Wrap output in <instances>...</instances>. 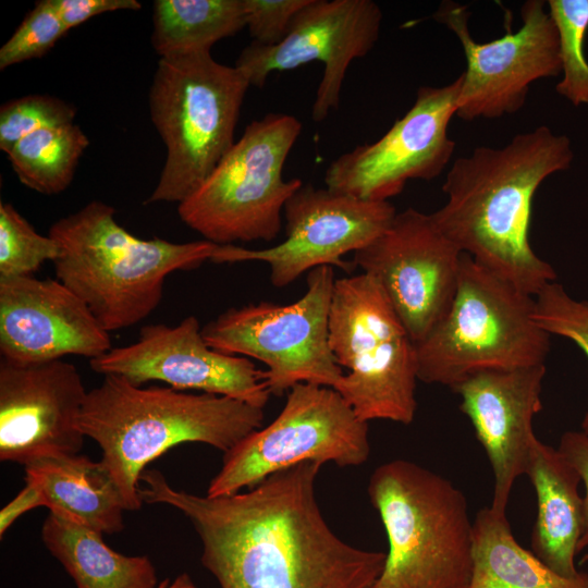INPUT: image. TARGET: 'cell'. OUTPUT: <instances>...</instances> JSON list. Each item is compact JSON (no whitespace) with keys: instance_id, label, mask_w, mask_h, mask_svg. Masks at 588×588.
<instances>
[{"instance_id":"obj_1","label":"cell","mask_w":588,"mask_h":588,"mask_svg":"<svg viewBox=\"0 0 588 588\" xmlns=\"http://www.w3.org/2000/svg\"><path fill=\"white\" fill-rule=\"evenodd\" d=\"M322 464L304 462L232 495L176 490L145 469L143 503L166 504L192 523L200 561L220 588H371L385 553L353 547L326 522L315 495Z\"/></svg>"},{"instance_id":"obj_2","label":"cell","mask_w":588,"mask_h":588,"mask_svg":"<svg viewBox=\"0 0 588 588\" xmlns=\"http://www.w3.org/2000/svg\"><path fill=\"white\" fill-rule=\"evenodd\" d=\"M573 159L569 138L546 125L502 148L477 147L453 162L442 185L446 203L431 218L461 252L535 297L558 275L529 242L532 199Z\"/></svg>"},{"instance_id":"obj_3","label":"cell","mask_w":588,"mask_h":588,"mask_svg":"<svg viewBox=\"0 0 588 588\" xmlns=\"http://www.w3.org/2000/svg\"><path fill=\"white\" fill-rule=\"evenodd\" d=\"M264 409L209 393L171 387L142 388L120 376H103L87 392L78 427L101 449L127 511L139 510V479L169 449L188 442L228 452L262 427Z\"/></svg>"},{"instance_id":"obj_4","label":"cell","mask_w":588,"mask_h":588,"mask_svg":"<svg viewBox=\"0 0 588 588\" xmlns=\"http://www.w3.org/2000/svg\"><path fill=\"white\" fill-rule=\"evenodd\" d=\"M112 206L93 200L49 229L60 247L56 279L83 299L108 331L130 328L160 304L166 278L211 260L218 245L134 236Z\"/></svg>"},{"instance_id":"obj_5","label":"cell","mask_w":588,"mask_h":588,"mask_svg":"<svg viewBox=\"0 0 588 588\" xmlns=\"http://www.w3.org/2000/svg\"><path fill=\"white\" fill-rule=\"evenodd\" d=\"M368 495L388 537L383 569L371 588H467L474 530L464 493L406 460L378 466Z\"/></svg>"},{"instance_id":"obj_6","label":"cell","mask_w":588,"mask_h":588,"mask_svg":"<svg viewBox=\"0 0 588 588\" xmlns=\"http://www.w3.org/2000/svg\"><path fill=\"white\" fill-rule=\"evenodd\" d=\"M249 83L210 51L160 58L149 90L151 121L167 157L146 204L182 203L234 145Z\"/></svg>"},{"instance_id":"obj_7","label":"cell","mask_w":588,"mask_h":588,"mask_svg":"<svg viewBox=\"0 0 588 588\" xmlns=\"http://www.w3.org/2000/svg\"><path fill=\"white\" fill-rule=\"evenodd\" d=\"M530 296L463 253L451 307L416 343L418 380L452 388L482 370L544 364L550 334Z\"/></svg>"},{"instance_id":"obj_8","label":"cell","mask_w":588,"mask_h":588,"mask_svg":"<svg viewBox=\"0 0 588 588\" xmlns=\"http://www.w3.org/2000/svg\"><path fill=\"white\" fill-rule=\"evenodd\" d=\"M329 343L347 370L333 388L363 421L409 425L416 415V344L378 282L366 273L335 279Z\"/></svg>"},{"instance_id":"obj_9","label":"cell","mask_w":588,"mask_h":588,"mask_svg":"<svg viewBox=\"0 0 588 588\" xmlns=\"http://www.w3.org/2000/svg\"><path fill=\"white\" fill-rule=\"evenodd\" d=\"M299 120L269 113L249 123L205 182L179 204L181 220L217 245L272 241L302 180H284L286 158L302 132Z\"/></svg>"},{"instance_id":"obj_10","label":"cell","mask_w":588,"mask_h":588,"mask_svg":"<svg viewBox=\"0 0 588 588\" xmlns=\"http://www.w3.org/2000/svg\"><path fill=\"white\" fill-rule=\"evenodd\" d=\"M334 282L332 267H317L308 272L299 299L230 308L201 328L203 338L219 352L264 363L271 395L298 383L334 388L344 375L329 343Z\"/></svg>"},{"instance_id":"obj_11","label":"cell","mask_w":588,"mask_h":588,"mask_svg":"<svg viewBox=\"0 0 588 588\" xmlns=\"http://www.w3.org/2000/svg\"><path fill=\"white\" fill-rule=\"evenodd\" d=\"M368 422L331 387L298 383L280 414L224 453L208 497L232 495L304 462L358 466L369 456Z\"/></svg>"},{"instance_id":"obj_12","label":"cell","mask_w":588,"mask_h":588,"mask_svg":"<svg viewBox=\"0 0 588 588\" xmlns=\"http://www.w3.org/2000/svg\"><path fill=\"white\" fill-rule=\"evenodd\" d=\"M546 1L527 0L520 8L523 25L488 42L470 35V12L465 4L443 1L432 17L460 40L466 71L457 100L456 115L465 121L499 119L523 108L530 84L561 74L559 34L546 11Z\"/></svg>"},{"instance_id":"obj_13","label":"cell","mask_w":588,"mask_h":588,"mask_svg":"<svg viewBox=\"0 0 588 588\" xmlns=\"http://www.w3.org/2000/svg\"><path fill=\"white\" fill-rule=\"evenodd\" d=\"M283 213L286 234L283 242L264 249L218 245L211 261H264L269 265L271 283L277 287L286 286L320 266L350 271L352 265L343 256L356 253L380 236L396 211L389 201L365 200L328 187L303 184L286 201Z\"/></svg>"},{"instance_id":"obj_14","label":"cell","mask_w":588,"mask_h":588,"mask_svg":"<svg viewBox=\"0 0 588 588\" xmlns=\"http://www.w3.org/2000/svg\"><path fill=\"white\" fill-rule=\"evenodd\" d=\"M462 82L460 74L441 87H419L414 105L385 134L328 166L326 187L365 200L389 201L408 181L439 176L455 149L448 127L456 115Z\"/></svg>"},{"instance_id":"obj_15","label":"cell","mask_w":588,"mask_h":588,"mask_svg":"<svg viewBox=\"0 0 588 588\" xmlns=\"http://www.w3.org/2000/svg\"><path fill=\"white\" fill-rule=\"evenodd\" d=\"M462 256L431 215L407 208L396 212L380 236L354 253V266L378 282L416 344L451 307Z\"/></svg>"},{"instance_id":"obj_16","label":"cell","mask_w":588,"mask_h":588,"mask_svg":"<svg viewBox=\"0 0 588 588\" xmlns=\"http://www.w3.org/2000/svg\"><path fill=\"white\" fill-rule=\"evenodd\" d=\"M381 23L382 11L372 0H310L294 16L280 42L249 44L235 68L250 86L262 87L272 72L322 62L323 74L311 108L313 120L321 122L339 108L347 69L353 60L372 50Z\"/></svg>"},{"instance_id":"obj_17","label":"cell","mask_w":588,"mask_h":588,"mask_svg":"<svg viewBox=\"0 0 588 588\" xmlns=\"http://www.w3.org/2000/svg\"><path fill=\"white\" fill-rule=\"evenodd\" d=\"M89 365L97 373L120 376L135 385L161 381L180 391L228 396L262 409L271 395L265 370L246 357L210 347L194 316L176 326L147 324L137 341L112 347Z\"/></svg>"},{"instance_id":"obj_18","label":"cell","mask_w":588,"mask_h":588,"mask_svg":"<svg viewBox=\"0 0 588 588\" xmlns=\"http://www.w3.org/2000/svg\"><path fill=\"white\" fill-rule=\"evenodd\" d=\"M77 368L62 359L0 362V460L21 465L45 456L78 454L87 395Z\"/></svg>"},{"instance_id":"obj_19","label":"cell","mask_w":588,"mask_h":588,"mask_svg":"<svg viewBox=\"0 0 588 588\" xmlns=\"http://www.w3.org/2000/svg\"><path fill=\"white\" fill-rule=\"evenodd\" d=\"M111 348L109 332L59 280L0 278L1 359L24 365L78 355L90 360Z\"/></svg>"},{"instance_id":"obj_20","label":"cell","mask_w":588,"mask_h":588,"mask_svg":"<svg viewBox=\"0 0 588 588\" xmlns=\"http://www.w3.org/2000/svg\"><path fill=\"white\" fill-rule=\"evenodd\" d=\"M546 364L492 369L473 373L451 389L460 395V409L470 420L493 473L490 507L505 514L515 480L525 475L537 441L532 429L542 409Z\"/></svg>"},{"instance_id":"obj_21","label":"cell","mask_w":588,"mask_h":588,"mask_svg":"<svg viewBox=\"0 0 588 588\" xmlns=\"http://www.w3.org/2000/svg\"><path fill=\"white\" fill-rule=\"evenodd\" d=\"M525 475L537 498L532 553L562 576L578 575L575 556L584 527L579 473L558 449L537 439L530 450Z\"/></svg>"},{"instance_id":"obj_22","label":"cell","mask_w":588,"mask_h":588,"mask_svg":"<svg viewBox=\"0 0 588 588\" xmlns=\"http://www.w3.org/2000/svg\"><path fill=\"white\" fill-rule=\"evenodd\" d=\"M25 480L41 491L45 506L100 534L120 532L123 497L105 464L85 455L36 458L26 465Z\"/></svg>"},{"instance_id":"obj_23","label":"cell","mask_w":588,"mask_h":588,"mask_svg":"<svg viewBox=\"0 0 588 588\" xmlns=\"http://www.w3.org/2000/svg\"><path fill=\"white\" fill-rule=\"evenodd\" d=\"M41 539L77 588H157L160 583L147 555L121 554L102 534L60 514H48Z\"/></svg>"},{"instance_id":"obj_24","label":"cell","mask_w":588,"mask_h":588,"mask_svg":"<svg viewBox=\"0 0 588 588\" xmlns=\"http://www.w3.org/2000/svg\"><path fill=\"white\" fill-rule=\"evenodd\" d=\"M473 569L467 588H588V574L565 577L516 541L506 513L490 506L473 522Z\"/></svg>"},{"instance_id":"obj_25","label":"cell","mask_w":588,"mask_h":588,"mask_svg":"<svg viewBox=\"0 0 588 588\" xmlns=\"http://www.w3.org/2000/svg\"><path fill=\"white\" fill-rule=\"evenodd\" d=\"M245 26L243 0H156L151 45L160 58L210 51Z\"/></svg>"},{"instance_id":"obj_26","label":"cell","mask_w":588,"mask_h":588,"mask_svg":"<svg viewBox=\"0 0 588 588\" xmlns=\"http://www.w3.org/2000/svg\"><path fill=\"white\" fill-rule=\"evenodd\" d=\"M89 139L75 123L36 131L8 154L20 182L44 195L65 191Z\"/></svg>"},{"instance_id":"obj_27","label":"cell","mask_w":588,"mask_h":588,"mask_svg":"<svg viewBox=\"0 0 588 588\" xmlns=\"http://www.w3.org/2000/svg\"><path fill=\"white\" fill-rule=\"evenodd\" d=\"M548 11L559 34L562 79L555 90L573 106H588V0H548Z\"/></svg>"},{"instance_id":"obj_28","label":"cell","mask_w":588,"mask_h":588,"mask_svg":"<svg viewBox=\"0 0 588 588\" xmlns=\"http://www.w3.org/2000/svg\"><path fill=\"white\" fill-rule=\"evenodd\" d=\"M60 255L51 236L38 234L8 203L0 204V278L34 275L41 265Z\"/></svg>"},{"instance_id":"obj_29","label":"cell","mask_w":588,"mask_h":588,"mask_svg":"<svg viewBox=\"0 0 588 588\" xmlns=\"http://www.w3.org/2000/svg\"><path fill=\"white\" fill-rule=\"evenodd\" d=\"M73 105L50 95H27L0 108V149L7 155L23 137L52 126L74 123Z\"/></svg>"},{"instance_id":"obj_30","label":"cell","mask_w":588,"mask_h":588,"mask_svg":"<svg viewBox=\"0 0 588 588\" xmlns=\"http://www.w3.org/2000/svg\"><path fill=\"white\" fill-rule=\"evenodd\" d=\"M534 318L547 333L569 339L588 357V301L575 299L562 284L550 282L535 296ZM581 431L588 436V412Z\"/></svg>"},{"instance_id":"obj_31","label":"cell","mask_w":588,"mask_h":588,"mask_svg":"<svg viewBox=\"0 0 588 588\" xmlns=\"http://www.w3.org/2000/svg\"><path fill=\"white\" fill-rule=\"evenodd\" d=\"M69 29L53 0L37 1L0 49V69L45 56Z\"/></svg>"},{"instance_id":"obj_32","label":"cell","mask_w":588,"mask_h":588,"mask_svg":"<svg viewBox=\"0 0 588 588\" xmlns=\"http://www.w3.org/2000/svg\"><path fill=\"white\" fill-rule=\"evenodd\" d=\"M310 0H243L253 42L273 46L286 35L299 10Z\"/></svg>"},{"instance_id":"obj_33","label":"cell","mask_w":588,"mask_h":588,"mask_svg":"<svg viewBox=\"0 0 588 588\" xmlns=\"http://www.w3.org/2000/svg\"><path fill=\"white\" fill-rule=\"evenodd\" d=\"M58 13L70 30L89 19L119 10L136 11L142 8L137 0H53Z\"/></svg>"},{"instance_id":"obj_34","label":"cell","mask_w":588,"mask_h":588,"mask_svg":"<svg viewBox=\"0 0 588 588\" xmlns=\"http://www.w3.org/2000/svg\"><path fill=\"white\" fill-rule=\"evenodd\" d=\"M558 450L577 469L585 485L584 527L577 552L588 548V436L580 431H566L562 434ZM588 560V553L583 561Z\"/></svg>"},{"instance_id":"obj_35","label":"cell","mask_w":588,"mask_h":588,"mask_svg":"<svg viewBox=\"0 0 588 588\" xmlns=\"http://www.w3.org/2000/svg\"><path fill=\"white\" fill-rule=\"evenodd\" d=\"M25 481V487L0 511L1 538L20 516L35 507L45 506V499L39 488L30 480Z\"/></svg>"},{"instance_id":"obj_36","label":"cell","mask_w":588,"mask_h":588,"mask_svg":"<svg viewBox=\"0 0 588 588\" xmlns=\"http://www.w3.org/2000/svg\"><path fill=\"white\" fill-rule=\"evenodd\" d=\"M157 588H197V586L187 573H182L173 579L164 578Z\"/></svg>"}]
</instances>
